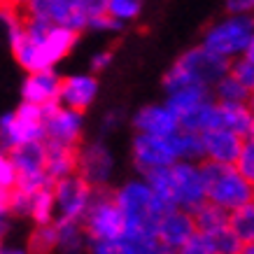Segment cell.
Masks as SVG:
<instances>
[{
	"label": "cell",
	"instance_id": "obj_36",
	"mask_svg": "<svg viewBox=\"0 0 254 254\" xmlns=\"http://www.w3.org/2000/svg\"><path fill=\"white\" fill-rule=\"evenodd\" d=\"M79 9L84 12L86 21H89L91 16L105 14V9H108V0H79Z\"/></svg>",
	"mask_w": 254,
	"mask_h": 254
},
{
	"label": "cell",
	"instance_id": "obj_25",
	"mask_svg": "<svg viewBox=\"0 0 254 254\" xmlns=\"http://www.w3.org/2000/svg\"><path fill=\"white\" fill-rule=\"evenodd\" d=\"M229 229L243 243H254V203H245L229 212Z\"/></svg>",
	"mask_w": 254,
	"mask_h": 254
},
{
	"label": "cell",
	"instance_id": "obj_9",
	"mask_svg": "<svg viewBox=\"0 0 254 254\" xmlns=\"http://www.w3.org/2000/svg\"><path fill=\"white\" fill-rule=\"evenodd\" d=\"M173 173V203L175 208L193 212V210L205 203V187L200 180L198 163L191 161H175L170 166Z\"/></svg>",
	"mask_w": 254,
	"mask_h": 254
},
{
	"label": "cell",
	"instance_id": "obj_40",
	"mask_svg": "<svg viewBox=\"0 0 254 254\" xmlns=\"http://www.w3.org/2000/svg\"><path fill=\"white\" fill-rule=\"evenodd\" d=\"M7 217H9V210H7V191L0 189V233L7 231Z\"/></svg>",
	"mask_w": 254,
	"mask_h": 254
},
{
	"label": "cell",
	"instance_id": "obj_43",
	"mask_svg": "<svg viewBox=\"0 0 254 254\" xmlns=\"http://www.w3.org/2000/svg\"><path fill=\"white\" fill-rule=\"evenodd\" d=\"M2 5H7V0H0V7H2Z\"/></svg>",
	"mask_w": 254,
	"mask_h": 254
},
{
	"label": "cell",
	"instance_id": "obj_13",
	"mask_svg": "<svg viewBox=\"0 0 254 254\" xmlns=\"http://www.w3.org/2000/svg\"><path fill=\"white\" fill-rule=\"evenodd\" d=\"M59 86H61V77L54 72V68L35 70V72H28L21 86V96L26 103L45 108V105L59 103Z\"/></svg>",
	"mask_w": 254,
	"mask_h": 254
},
{
	"label": "cell",
	"instance_id": "obj_16",
	"mask_svg": "<svg viewBox=\"0 0 254 254\" xmlns=\"http://www.w3.org/2000/svg\"><path fill=\"white\" fill-rule=\"evenodd\" d=\"M200 135H203V147H205V159L217 163H233L245 142L240 135L226 131V128H212Z\"/></svg>",
	"mask_w": 254,
	"mask_h": 254
},
{
	"label": "cell",
	"instance_id": "obj_2",
	"mask_svg": "<svg viewBox=\"0 0 254 254\" xmlns=\"http://www.w3.org/2000/svg\"><path fill=\"white\" fill-rule=\"evenodd\" d=\"M229 63H231L229 59L212 54L203 45L193 47L170 65V70L163 77V89H166V93L187 84H203L212 89L217 79L229 72Z\"/></svg>",
	"mask_w": 254,
	"mask_h": 254
},
{
	"label": "cell",
	"instance_id": "obj_38",
	"mask_svg": "<svg viewBox=\"0 0 254 254\" xmlns=\"http://www.w3.org/2000/svg\"><path fill=\"white\" fill-rule=\"evenodd\" d=\"M119 124H122V112H119V110H112V112H108V115L103 117V122H100V131L112 133Z\"/></svg>",
	"mask_w": 254,
	"mask_h": 254
},
{
	"label": "cell",
	"instance_id": "obj_32",
	"mask_svg": "<svg viewBox=\"0 0 254 254\" xmlns=\"http://www.w3.org/2000/svg\"><path fill=\"white\" fill-rule=\"evenodd\" d=\"M91 252L93 254H135V250L122 236V238H115V240H91Z\"/></svg>",
	"mask_w": 254,
	"mask_h": 254
},
{
	"label": "cell",
	"instance_id": "obj_24",
	"mask_svg": "<svg viewBox=\"0 0 254 254\" xmlns=\"http://www.w3.org/2000/svg\"><path fill=\"white\" fill-rule=\"evenodd\" d=\"M175 149L180 161L200 163L205 159V147H203V135L191 131H177L175 133Z\"/></svg>",
	"mask_w": 254,
	"mask_h": 254
},
{
	"label": "cell",
	"instance_id": "obj_8",
	"mask_svg": "<svg viewBox=\"0 0 254 254\" xmlns=\"http://www.w3.org/2000/svg\"><path fill=\"white\" fill-rule=\"evenodd\" d=\"M177 159L175 135H147L138 133L133 138V163L140 170V175L152 168L173 166Z\"/></svg>",
	"mask_w": 254,
	"mask_h": 254
},
{
	"label": "cell",
	"instance_id": "obj_6",
	"mask_svg": "<svg viewBox=\"0 0 254 254\" xmlns=\"http://www.w3.org/2000/svg\"><path fill=\"white\" fill-rule=\"evenodd\" d=\"M54 191V222H82L89 200H91V185L77 173L61 177L52 185Z\"/></svg>",
	"mask_w": 254,
	"mask_h": 254
},
{
	"label": "cell",
	"instance_id": "obj_34",
	"mask_svg": "<svg viewBox=\"0 0 254 254\" xmlns=\"http://www.w3.org/2000/svg\"><path fill=\"white\" fill-rule=\"evenodd\" d=\"M16 185V170L9 161V156L5 149H0V189L9 191Z\"/></svg>",
	"mask_w": 254,
	"mask_h": 254
},
{
	"label": "cell",
	"instance_id": "obj_35",
	"mask_svg": "<svg viewBox=\"0 0 254 254\" xmlns=\"http://www.w3.org/2000/svg\"><path fill=\"white\" fill-rule=\"evenodd\" d=\"M124 23L115 21L110 14H100V16H91L89 21H86V28H91V31H119Z\"/></svg>",
	"mask_w": 254,
	"mask_h": 254
},
{
	"label": "cell",
	"instance_id": "obj_12",
	"mask_svg": "<svg viewBox=\"0 0 254 254\" xmlns=\"http://www.w3.org/2000/svg\"><path fill=\"white\" fill-rule=\"evenodd\" d=\"M96 96H98V79L93 75H70V77L61 79L59 103L65 108L84 112L86 108L93 105Z\"/></svg>",
	"mask_w": 254,
	"mask_h": 254
},
{
	"label": "cell",
	"instance_id": "obj_33",
	"mask_svg": "<svg viewBox=\"0 0 254 254\" xmlns=\"http://www.w3.org/2000/svg\"><path fill=\"white\" fill-rule=\"evenodd\" d=\"M233 166H236V170H238L243 177L254 180V142L252 140H245V142H243Z\"/></svg>",
	"mask_w": 254,
	"mask_h": 254
},
{
	"label": "cell",
	"instance_id": "obj_14",
	"mask_svg": "<svg viewBox=\"0 0 254 254\" xmlns=\"http://www.w3.org/2000/svg\"><path fill=\"white\" fill-rule=\"evenodd\" d=\"M45 154H47L45 140H31V142H23V145H16L14 149H9L7 156L16 170V180L47 175Z\"/></svg>",
	"mask_w": 254,
	"mask_h": 254
},
{
	"label": "cell",
	"instance_id": "obj_30",
	"mask_svg": "<svg viewBox=\"0 0 254 254\" xmlns=\"http://www.w3.org/2000/svg\"><path fill=\"white\" fill-rule=\"evenodd\" d=\"M210 240H212L215 254H238L240 245H243V240H240L229 226H224L219 231L210 233Z\"/></svg>",
	"mask_w": 254,
	"mask_h": 254
},
{
	"label": "cell",
	"instance_id": "obj_20",
	"mask_svg": "<svg viewBox=\"0 0 254 254\" xmlns=\"http://www.w3.org/2000/svg\"><path fill=\"white\" fill-rule=\"evenodd\" d=\"M77 35L79 33L70 31L68 26H52L49 28L45 42L40 45L42 47V56H45L49 68H54V63H59L72 52V47L77 42Z\"/></svg>",
	"mask_w": 254,
	"mask_h": 254
},
{
	"label": "cell",
	"instance_id": "obj_39",
	"mask_svg": "<svg viewBox=\"0 0 254 254\" xmlns=\"http://www.w3.org/2000/svg\"><path fill=\"white\" fill-rule=\"evenodd\" d=\"M110 63H112V52H110V49L98 52V54H93V59H91V70L93 72H103Z\"/></svg>",
	"mask_w": 254,
	"mask_h": 254
},
{
	"label": "cell",
	"instance_id": "obj_17",
	"mask_svg": "<svg viewBox=\"0 0 254 254\" xmlns=\"http://www.w3.org/2000/svg\"><path fill=\"white\" fill-rule=\"evenodd\" d=\"M219 105V128L236 133L243 140H252L254 115L250 103H217Z\"/></svg>",
	"mask_w": 254,
	"mask_h": 254
},
{
	"label": "cell",
	"instance_id": "obj_3",
	"mask_svg": "<svg viewBox=\"0 0 254 254\" xmlns=\"http://www.w3.org/2000/svg\"><path fill=\"white\" fill-rule=\"evenodd\" d=\"M203 47L222 59H236L254 52V21L250 14H231L208 28Z\"/></svg>",
	"mask_w": 254,
	"mask_h": 254
},
{
	"label": "cell",
	"instance_id": "obj_11",
	"mask_svg": "<svg viewBox=\"0 0 254 254\" xmlns=\"http://www.w3.org/2000/svg\"><path fill=\"white\" fill-rule=\"evenodd\" d=\"M193 231H196V226H193L191 212L175 208L159 219V224H156V240H159V245H161L163 250L177 252L180 245H182Z\"/></svg>",
	"mask_w": 254,
	"mask_h": 254
},
{
	"label": "cell",
	"instance_id": "obj_28",
	"mask_svg": "<svg viewBox=\"0 0 254 254\" xmlns=\"http://www.w3.org/2000/svg\"><path fill=\"white\" fill-rule=\"evenodd\" d=\"M140 9H142V0H108L105 14H110L119 23H126L138 19Z\"/></svg>",
	"mask_w": 254,
	"mask_h": 254
},
{
	"label": "cell",
	"instance_id": "obj_42",
	"mask_svg": "<svg viewBox=\"0 0 254 254\" xmlns=\"http://www.w3.org/2000/svg\"><path fill=\"white\" fill-rule=\"evenodd\" d=\"M147 254H173V252H168V250H163V247H156V250H152V252H147Z\"/></svg>",
	"mask_w": 254,
	"mask_h": 254
},
{
	"label": "cell",
	"instance_id": "obj_5",
	"mask_svg": "<svg viewBox=\"0 0 254 254\" xmlns=\"http://www.w3.org/2000/svg\"><path fill=\"white\" fill-rule=\"evenodd\" d=\"M31 140H45V115L40 105L23 100L14 112L0 117V149L9 152Z\"/></svg>",
	"mask_w": 254,
	"mask_h": 254
},
{
	"label": "cell",
	"instance_id": "obj_19",
	"mask_svg": "<svg viewBox=\"0 0 254 254\" xmlns=\"http://www.w3.org/2000/svg\"><path fill=\"white\" fill-rule=\"evenodd\" d=\"M212 100V89L210 86H203V84H187V86H180L175 91L168 93V98H166V108L173 112V115L180 119L182 115L187 112H191L193 108H198L203 103H208Z\"/></svg>",
	"mask_w": 254,
	"mask_h": 254
},
{
	"label": "cell",
	"instance_id": "obj_29",
	"mask_svg": "<svg viewBox=\"0 0 254 254\" xmlns=\"http://www.w3.org/2000/svg\"><path fill=\"white\" fill-rule=\"evenodd\" d=\"M229 75L243 82L245 86L254 89V52L252 54H243V56H236L231 59L229 63Z\"/></svg>",
	"mask_w": 254,
	"mask_h": 254
},
{
	"label": "cell",
	"instance_id": "obj_21",
	"mask_svg": "<svg viewBox=\"0 0 254 254\" xmlns=\"http://www.w3.org/2000/svg\"><path fill=\"white\" fill-rule=\"evenodd\" d=\"M191 219H193L196 231L208 233L210 236V233L229 226V210H224V208H219V205H215V203L205 200L203 205H198V208L191 212Z\"/></svg>",
	"mask_w": 254,
	"mask_h": 254
},
{
	"label": "cell",
	"instance_id": "obj_26",
	"mask_svg": "<svg viewBox=\"0 0 254 254\" xmlns=\"http://www.w3.org/2000/svg\"><path fill=\"white\" fill-rule=\"evenodd\" d=\"M28 217H33L35 224L54 222V191H52V187H42L38 191H33Z\"/></svg>",
	"mask_w": 254,
	"mask_h": 254
},
{
	"label": "cell",
	"instance_id": "obj_7",
	"mask_svg": "<svg viewBox=\"0 0 254 254\" xmlns=\"http://www.w3.org/2000/svg\"><path fill=\"white\" fill-rule=\"evenodd\" d=\"M42 115H45V142L77 147L84 131V117L79 110L52 103L42 108Z\"/></svg>",
	"mask_w": 254,
	"mask_h": 254
},
{
	"label": "cell",
	"instance_id": "obj_37",
	"mask_svg": "<svg viewBox=\"0 0 254 254\" xmlns=\"http://www.w3.org/2000/svg\"><path fill=\"white\" fill-rule=\"evenodd\" d=\"M254 7V0H226L229 14H250Z\"/></svg>",
	"mask_w": 254,
	"mask_h": 254
},
{
	"label": "cell",
	"instance_id": "obj_27",
	"mask_svg": "<svg viewBox=\"0 0 254 254\" xmlns=\"http://www.w3.org/2000/svg\"><path fill=\"white\" fill-rule=\"evenodd\" d=\"M56 250V226L54 222L38 224V229L31 233L28 240V254H52Z\"/></svg>",
	"mask_w": 254,
	"mask_h": 254
},
{
	"label": "cell",
	"instance_id": "obj_1",
	"mask_svg": "<svg viewBox=\"0 0 254 254\" xmlns=\"http://www.w3.org/2000/svg\"><path fill=\"white\" fill-rule=\"evenodd\" d=\"M198 173L205 187V198L224 210H236L245 203H252L254 187L252 180L243 177L233 163H217L203 159L198 163Z\"/></svg>",
	"mask_w": 254,
	"mask_h": 254
},
{
	"label": "cell",
	"instance_id": "obj_10",
	"mask_svg": "<svg viewBox=\"0 0 254 254\" xmlns=\"http://www.w3.org/2000/svg\"><path fill=\"white\" fill-rule=\"evenodd\" d=\"M115 168V159L103 142H91L82 152L77 149V175L84 177L91 187L108 185Z\"/></svg>",
	"mask_w": 254,
	"mask_h": 254
},
{
	"label": "cell",
	"instance_id": "obj_15",
	"mask_svg": "<svg viewBox=\"0 0 254 254\" xmlns=\"http://www.w3.org/2000/svg\"><path fill=\"white\" fill-rule=\"evenodd\" d=\"M133 126L138 133L147 135H175L180 131L177 117L166 105H145L133 117Z\"/></svg>",
	"mask_w": 254,
	"mask_h": 254
},
{
	"label": "cell",
	"instance_id": "obj_44",
	"mask_svg": "<svg viewBox=\"0 0 254 254\" xmlns=\"http://www.w3.org/2000/svg\"><path fill=\"white\" fill-rule=\"evenodd\" d=\"M173 254H175V252H173Z\"/></svg>",
	"mask_w": 254,
	"mask_h": 254
},
{
	"label": "cell",
	"instance_id": "obj_41",
	"mask_svg": "<svg viewBox=\"0 0 254 254\" xmlns=\"http://www.w3.org/2000/svg\"><path fill=\"white\" fill-rule=\"evenodd\" d=\"M0 254H28V252H23V250H0Z\"/></svg>",
	"mask_w": 254,
	"mask_h": 254
},
{
	"label": "cell",
	"instance_id": "obj_18",
	"mask_svg": "<svg viewBox=\"0 0 254 254\" xmlns=\"http://www.w3.org/2000/svg\"><path fill=\"white\" fill-rule=\"evenodd\" d=\"M45 173L52 182L77 173V147L45 142Z\"/></svg>",
	"mask_w": 254,
	"mask_h": 254
},
{
	"label": "cell",
	"instance_id": "obj_4",
	"mask_svg": "<svg viewBox=\"0 0 254 254\" xmlns=\"http://www.w3.org/2000/svg\"><path fill=\"white\" fill-rule=\"evenodd\" d=\"M82 229L89 240H115L124 236V217L108 187H91V200L82 217Z\"/></svg>",
	"mask_w": 254,
	"mask_h": 254
},
{
	"label": "cell",
	"instance_id": "obj_22",
	"mask_svg": "<svg viewBox=\"0 0 254 254\" xmlns=\"http://www.w3.org/2000/svg\"><path fill=\"white\" fill-rule=\"evenodd\" d=\"M56 226V247L63 254H79L84 250L86 233L82 222H54Z\"/></svg>",
	"mask_w": 254,
	"mask_h": 254
},
{
	"label": "cell",
	"instance_id": "obj_23",
	"mask_svg": "<svg viewBox=\"0 0 254 254\" xmlns=\"http://www.w3.org/2000/svg\"><path fill=\"white\" fill-rule=\"evenodd\" d=\"M212 98H217V103H250L252 89L226 72L224 77H219L212 84Z\"/></svg>",
	"mask_w": 254,
	"mask_h": 254
},
{
	"label": "cell",
	"instance_id": "obj_31",
	"mask_svg": "<svg viewBox=\"0 0 254 254\" xmlns=\"http://www.w3.org/2000/svg\"><path fill=\"white\" fill-rule=\"evenodd\" d=\"M175 254H215V247H212V240H210L208 233L193 231L189 238L180 245Z\"/></svg>",
	"mask_w": 254,
	"mask_h": 254
}]
</instances>
